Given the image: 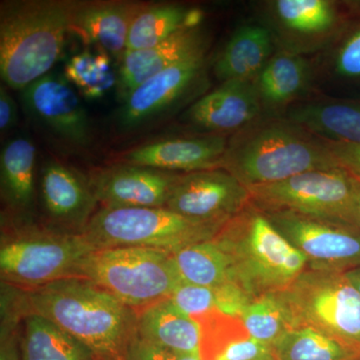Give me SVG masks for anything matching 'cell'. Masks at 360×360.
<instances>
[{
	"instance_id": "1",
	"label": "cell",
	"mask_w": 360,
	"mask_h": 360,
	"mask_svg": "<svg viewBox=\"0 0 360 360\" xmlns=\"http://www.w3.org/2000/svg\"><path fill=\"white\" fill-rule=\"evenodd\" d=\"M23 317L39 315L75 338L99 360H124L136 335L137 312L89 279L71 277L20 290Z\"/></svg>"
},
{
	"instance_id": "2",
	"label": "cell",
	"mask_w": 360,
	"mask_h": 360,
	"mask_svg": "<svg viewBox=\"0 0 360 360\" xmlns=\"http://www.w3.org/2000/svg\"><path fill=\"white\" fill-rule=\"evenodd\" d=\"M338 167L324 139L290 120H257L236 132L221 165L246 187Z\"/></svg>"
},
{
	"instance_id": "3",
	"label": "cell",
	"mask_w": 360,
	"mask_h": 360,
	"mask_svg": "<svg viewBox=\"0 0 360 360\" xmlns=\"http://www.w3.org/2000/svg\"><path fill=\"white\" fill-rule=\"evenodd\" d=\"M77 1L8 0L0 4V75L25 90L49 75L65 49Z\"/></svg>"
},
{
	"instance_id": "4",
	"label": "cell",
	"mask_w": 360,
	"mask_h": 360,
	"mask_svg": "<svg viewBox=\"0 0 360 360\" xmlns=\"http://www.w3.org/2000/svg\"><path fill=\"white\" fill-rule=\"evenodd\" d=\"M214 238L233 257L239 279L253 297L285 290L309 266L307 257L258 210H243Z\"/></svg>"
},
{
	"instance_id": "5",
	"label": "cell",
	"mask_w": 360,
	"mask_h": 360,
	"mask_svg": "<svg viewBox=\"0 0 360 360\" xmlns=\"http://www.w3.org/2000/svg\"><path fill=\"white\" fill-rule=\"evenodd\" d=\"M79 277L135 311L168 300L182 281L172 253L146 248L96 250L82 264Z\"/></svg>"
},
{
	"instance_id": "6",
	"label": "cell",
	"mask_w": 360,
	"mask_h": 360,
	"mask_svg": "<svg viewBox=\"0 0 360 360\" xmlns=\"http://www.w3.org/2000/svg\"><path fill=\"white\" fill-rule=\"evenodd\" d=\"M224 226L186 219L167 207H101L80 234L96 250L146 248L174 253L212 239Z\"/></svg>"
},
{
	"instance_id": "7",
	"label": "cell",
	"mask_w": 360,
	"mask_h": 360,
	"mask_svg": "<svg viewBox=\"0 0 360 360\" xmlns=\"http://www.w3.org/2000/svg\"><path fill=\"white\" fill-rule=\"evenodd\" d=\"M96 250L80 233L22 229L2 238L1 278L20 290H32L79 277L82 264Z\"/></svg>"
},
{
	"instance_id": "8",
	"label": "cell",
	"mask_w": 360,
	"mask_h": 360,
	"mask_svg": "<svg viewBox=\"0 0 360 360\" xmlns=\"http://www.w3.org/2000/svg\"><path fill=\"white\" fill-rule=\"evenodd\" d=\"M293 328L307 326L360 345V293L345 271L309 269L274 292Z\"/></svg>"
},
{
	"instance_id": "9",
	"label": "cell",
	"mask_w": 360,
	"mask_h": 360,
	"mask_svg": "<svg viewBox=\"0 0 360 360\" xmlns=\"http://www.w3.org/2000/svg\"><path fill=\"white\" fill-rule=\"evenodd\" d=\"M248 188L250 201L262 212H291L357 227L354 175L343 168L314 170Z\"/></svg>"
},
{
	"instance_id": "10",
	"label": "cell",
	"mask_w": 360,
	"mask_h": 360,
	"mask_svg": "<svg viewBox=\"0 0 360 360\" xmlns=\"http://www.w3.org/2000/svg\"><path fill=\"white\" fill-rule=\"evenodd\" d=\"M277 231L307 257L311 269L360 267V229L291 212H264Z\"/></svg>"
},
{
	"instance_id": "11",
	"label": "cell",
	"mask_w": 360,
	"mask_h": 360,
	"mask_svg": "<svg viewBox=\"0 0 360 360\" xmlns=\"http://www.w3.org/2000/svg\"><path fill=\"white\" fill-rule=\"evenodd\" d=\"M250 201L248 187L219 168L182 174L165 207L202 224L225 225Z\"/></svg>"
},
{
	"instance_id": "12",
	"label": "cell",
	"mask_w": 360,
	"mask_h": 360,
	"mask_svg": "<svg viewBox=\"0 0 360 360\" xmlns=\"http://www.w3.org/2000/svg\"><path fill=\"white\" fill-rule=\"evenodd\" d=\"M22 103L33 122L68 148H86L91 141L87 111L65 78H39L23 90Z\"/></svg>"
},
{
	"instance_id": "13",
	"label": "cell",
	"mask_w": 360,
	"mask_h": 360,
	"mask_svg": "<svg viewBox=\"0 0 360 360\" xmlns=\"http://www.w3.org/2000/svg\"><path fill=\"white\" fill-rule=\"evenodd\" d=\"M182 174L122 163L94 170L89 179L104 208L165 207Z\"/></svg>"
},
{
	"instance_id": "14",
	"label": "cell",
	"mask_w": 360,
	"mask_h": 360,
	"mask_svg": "<svg viewBox=\"0 0 360 360\" xmlns=\"http://www.w3.org/2000/svg\"><path fill=\"white\" fill-rule=\"evenodd\" d=\"M206 56L167 68L136 87L123 101L120 127L134 129L155 120L184 101L205 77Z\"/></svg>"
},
{
	"instance_id": "15",
	"label": "cell",
	"mask_w": 360,
	"mask_h": 360,
	"mask_svg": "<svg viewBox=\"0 0 360 360\" xmlns=\"http://www.w3.org/2000/svg\"><path fill=\"white\" fill-rule=\"evenodd\" d=\"M208 44V37L200 26H184L155 46L125 51L117 73L118 96L123 101L149 78L172 66L205 56Z\"/></svg>"
},
{
	"instance_id": "16",
	"label": "cell",
	"mask_w": 360,
	"mask_h": 360,
	"mask_svg": "<svg viewBox=\"0 0 360 360\" xmlns=\"http://www.w3.org/2000/svg\"><path fill=\"white\" fill-rule=\"evenodd\" d=\"M227 143L229 139L224 134L167 139L131 149L122 160L129 165L177 174L219 169Z\"/></svg>"
},
{
	"instance_id": "17",
	"label": "cell",
	"mask_w": 360,
	"mask_h": 360,
	"mask_svg": "<svg viewBox=\"0 0 360 360\" xmlns=\"http://www.w3.org/2000/svg\"><path fill=\"white\" fill-rule=\"evenodd\" d=\"M40 193L52 221L82 233L98 203L89 179L58 160H49L41 169Z\"/></svg>"
},
{
	"instance_id": "18",
	"label": "cell",
	"mask_w": 360,
	"mask_h": 360,
	"mask_svg": "<svg viewBox=\"0 0 360 360\" xmlns=\"http://www.w3.org/2000/svg\"><path fill=\"white\" fill-rule=\"evenodd\" d=\"M262 108L252 80H229L196 101L184 118L198 129L224 134L257 122Z\"/></svg>"
},
{
	"instance_id": "19",
	"label": "cell",
	"mask_w": 360,
	"mask_h": 360,
	"mask_svg": "<svg viewBox=\"0 0 360 360\" xmlns=\"http://www.w3.org/2000/svg\"><path fill=\"white\" fill-rule=\"evenodd\" d=\"M148 4L124 0L77 1L71 30L120 59L127 51L132 23Z\"/></svg>"
},
{
	"instance_id": "20",
	"label": "cell",
	"mask_w": 360,
	"mask_h": 360,
	"mask_svg": "<svg viewBox=\"0 0 360 360\" xmlns=\"http://www.w3.org/2000/svg\"><path fill=\"white\" fill-rule=\"evenodd\" d=\"M270 18L277 34L288 44L286 51L316 45L333 34L340 11L328 0H277L270 4Z\"/></svg>"
},
{
	"instance_id": "21",
	"label": "cell",
	"mask_w": 360,
	"mask_h": 360,
	"mask_svg": "<svg viewBox=\"0 0 360 360\" xmlns=\"http://www.w3.org/2000/svg\"><path fill=\"white\" fill-rule=\"evenodd\" d=\"M172 257L184 283L214 290L238 286L250 295L239 279L233 257L214 238L179 248Z\"/></svg>"
},
{
	"instance_id": "22",
	"label": "cell",
	"mask_w": 360,
	"mask_h": 360,
	"mask_svg": "<svg viewBox=\"0 0 360 360\" xmlns=\"http://www.w3.org/2000/svg\"><path fill=\"white\" fill-rule=\"evenodd\" d=\"M274 51V37L259 25L238 27L215 59L213 72L221 82L255 80L269 63Z\"/></svg>"
},
{
	"instance_id": "23",
	"label": "cell",
	"mask_w": 360,
	"mask_h": 360,
	"mask_svg": "<svg viewBox=\"0 0 360 360\" xmlns=\"http://www.w3.org/2000/svg\"><path fill=\"white\" fill-rule=\"evenodd\" d=\"M136 312L139 338L174 352L200 354L198 322L177 309L169 298Z\"/></svg>"
},
{
	"instance_id": "24",
	"label": "cell",
	"mask_w": 360,
	"mask_h": 360,
	"mask_svg": "<svg viewBox=\"0 0 360 360\" xmlns=\"http://www.w3.org/2000/svg\"><path fill=\"white\" fill-rule=\"evenodd\" d=\"M288 120L326 141L360 144V103L324 101L295 106Z\"/></svg>"
},
{
	"instance_id": "25",
	"label": "cell",
	"mask_w": 360,
	"mask_h": 360,
	"mask_svg": "<svg viewBox=\"0 0 360 360\" xmlns=\"http://www.w3.org/2000/svg\"><path fill=\"white\" fill-rule=\"evenodd\" d=\"M37 148L26 137L7 142L0 155L1 196L11 212H27L34 200Z\"/></svg>"
},
{
	"instance_id": "26",
	"label": "cell",
	"mask_w": 360,
	"mask_h": 360,
	"mask_svg": "<svg viewBox=\"0 0 360 360\" xmlns=\"http://www.w3.org/2000/svg\"><path fill=\"white\" fill-rule=\"evenodd\" d=\"M310 77L307 59L283 51L270 58L253 82L262 105L278 108L302 96L309 86Z\"/></svg>"
},
{
	"instance_id": "27",
	"label": "cell",
	"mask_w": 360,
	"mask_h": 360,
	"mask_svg": "<svg viewBox=\"0 0 360 360\" xmlns=\"http://www.w3.org/2000/svg\"><path fill=\"white\" fill-rule=\"evenodd\" d=\"M21 360H99L94 352L39 315L25 317Z\"/></svg>"
},
{
	"instance_id": "28",
	"label": "cell",
	"mask_w": 360,
	"mask_h": 360,
	"mask_svg": "<svg viewBox=\"0 0 360 360\" xmlns=\"http://www.w3.org/2000/svg\"><path fill=\"white\" fill-rule=\"evenodd\" d=\"M274 360H360V345L312 328L290 329L271 347Z\"/></svg>"
},
{
	"instance_id": "29",
	"label": "cell",
	"mask_w": 360,
	"mask_h": 360,
	"mask_svg": "<svg viewBox=\"0 0 360 360\" xmlns=\"http://www.w3.org/2000/svg\"><path fill=\"white\" fill-rule=\"evenodd\" d=\"M186 7L174 4H149L130 27L127 51L150 49L186 26Z\"/></svg>"
},
{
	"instance_id": "30",
	"label": "cell",
	"mask_w": 360,
	"mask_h": 360,
	"mask_svg": "<svg viewBox=\"0 0 360 360\" xmlns=\"http://www.w3.org/2000/svg\"><path fill=\"white\" fill-rule=\"evenodd\" d=\"M200 331L201 360H219L233 343L250 338L243 319L219 309L193 317Z\"/></svg>"
},
{
	"instance_id": "31",
	"label": "cell",
	"mask_w": 360,
	"mask_h": 360,
	"mask_svg": "<svg viewBox=\"0 0 360 360\" xmlns=\"http://www.w3.org/2000/svg\"><path fill=\"white\" fill-rule=\"evenodd\" d=\"M65 73L68 82L75 84L86 98H101L117 84V75L106 52L75 54L66 63Z\"/></svg>"
},
{
	"instance_id": "32",
	"label": "cell",
	"mask_w": 360,
	"mask_h": 360,
	"mask_svg": "<svg viewBox=\"0 0 360 360\" xmlns=\"http://www.w3.org/2000/svg\"><path fill=\"white\" fill-rule=\"evenodd\" d=\"M251 338L270 347L293 328L285 309L274 293L250 300L239 315Z\"/></svg>"
},
{
	"instance_id": "33",
	"label": "cell",
	"mask_w": 360,
	"mask_h": 360,
	"mask_svg": "<svg viewBox=\"0 0 360 360\" xmlns=\"http://www.w3.org/2000/svg\"><path fill=\"white\" fill-rule=\"evenodd\" d=\"M169 300L174 303L177 309L191 317L219 309V296L217 290L184 281H181L177 285Z\"/></svg>"
},
{
	"instance_id": "34",
	"label": "cell",
	"mask_w": 360,
	"mask_h": 360,
	"mask_svg": "<svg viewBox=\"0 0 360 360\" xmlns=\"http://www.w3.org/2000/svg\"><path fill=\"white\" fill-rule=\"evenodd\" d=\"M124 360H201L200 354L174 352L135 335L125 350Z\"/></svg>"
},
{
	"instance_id": "35",
	"label": "cell",
	"mask_w": 360,
	"mask_h": 360,
	"mask_svg": "<svg viewBox=\"0 0 360 360\" xmlns=\"http://www.w3.org/2000/svg\"><path fill=\"white\" fill-rule=\"evenodd\" d=\"M335 68L341 77L360 78V27L338 49Z\"/></svg>"
},
{
	"instance_id": "36",
	"label": "cell",
	"mask_w": 360,
	"mask_h": 360,
	"mask_svg": "<svg viewBox=\"0 0 360 360\" xmlns=\"http://www.w3.org/2000/svg\"><path fill=\"white\" fill-rule=\"evenodd\" d=\"M219 360H274L271 347L253 338L233 343Z\"/></svg>"
},
{
	"instance_id": "37",
	"label": "cell",
	"mask_w": 360,
	"mask_h": 360,
	"mask_svg": "<svg viewBox=\"0 0 360 360\" xmlns=\"http://www.w3.org/2000/svg\"><path fill=\"white\" fill-rule=\"evenodd\" d=\"M326 143L338 165L360 179V144L333 141Z\"/></svg>"
},
{
	"instance_id": "38",
	"label": "cell",
	"mask_w": 360,
	"mask_h": 360,
	"mask_svg": "<svg viewBox=\"0 0 360 360\" xmlns=\"http://www.w3.org/2000/svg\"><path fill=\"white\" fill-rule=\"evenodd\" d=\"M18 122V106L4 85L0 86V130L2 134Z\"/></svg>"
},
{
	"instance_id": "39",
	"label": "cell",
	"mask_w": 360,
	"mask_h": 360,
	"mask_svg": "<svg viewBox=\"0 0 360 360\" xmlns=\"http://www.w3.org/2000/svg\"><path fill=\"white\" fill-rule=\"evenodd\" d=\"M354 205L355 224L360 229V179L354 176Z\"/></svg>"
},
{
	"instance_id": "40",
	"label": "cell",
	"mask_w": 360,
	"mask_h": 360,
	"mask_svg": "<svg viewBox=\"0 0 360 360\" xmlns=\"http://www.w3.org/2000/svg\"><path fill=\"white\" fill-rule=\"evenodd\" d=\"M345 276H347L348 281L352 283V285L360 293V267L347 270V271H345Z\"/></svg>"
}]
</instances>
